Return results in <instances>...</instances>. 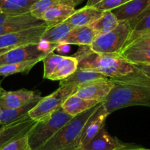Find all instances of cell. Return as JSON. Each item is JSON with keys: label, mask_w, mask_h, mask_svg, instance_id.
<instances>
[{"label": "cell", "mask_w": 150, "mask_h": 150, "mask_svg": "<svg viewBox=\"0 0 150 150\" xmlns=\"http://www.w3.org/2000/svg\"><path fill=\"white\" fill-rule=\"evenodd\" d=\"M110 79L114 86L101 103L109 114L126 107H150V79L143 74L136 66L129 74Z\"/></svg>", "instance_id": "obj_1"}, {"label": "cell", "mask_w": 150, "mask_h": 150, "mask_svg": "<svg viewBox=\"0 0 150 150\" xmlns=\"http://www.w3.org/2000/svg\"><path fill=\"white\" fill-rule=\"evenodd\" d=\"M78 61V69L91 70L108 78H119L132 73L135 66L119 54H104L92 51L89 46H79L74 55Z\"/></svg>", "instance_id": "obj_2"}, {"label": "cell", "mask_w": 150, "mask_h": 150, "mask_svg": "<svg viewBox=\"0 0 150 150\" xmlns=\"http://www.w3.org/2000/svg\"><path fill=\"white\" fill-rule=\"evenodd\" d=\"M101 103L73 117L38 150H76L79 149L81 133L84 125Z\"/></svg>", "instance_id": "obj_3"}, {"label": "cell", "mask_w": 150, "mask_h": 150, "mask_svg": "<svg viewBox=\"0 0 150 150\" xmlns=\"http://www.w3.org/2000/svg\"><path fill=\"white\" fill-rule=\"evenodd\" d=\"M72 118L60 108L44 120L37 122L27 134L31 149H39Z\"/></svg>", "instance_id": "obj_4"}, {"label": "cell", "mask_w": 150, "mask_h": 150, "mask_svg": "<svg viewBox=\"0 0 150 150\" xmlns=\"http://www.w3.org/2000/svg\"><path fill=\"white\" fill-rule=\"evenodd\" d=\"M132 28L128 21L119 22L107 33L98 35L89 45L92 51L104 54H119L123 51L130 37Z\"/></svg>", "instance_id": "obj_5"}, {"label": "cell", "mask_w": 150, "mask_h": 150, "mask_svg": "<svg viewBox=\"0 0 150 150\" xmlns=\"http://www.w3.org/2000/svg\"><path fill=\"white\" fill-rule=\"evenodd\" d=\"M77 88L73 85H61L49 95L41 98L38 103L29 111L28 116L35 122L44 120L61 108L66 100L74 94Z\"/></svg>", "instance_id": "obj_6"}, {"label": "cell", "mask_w": 150, "mask_h": 150, "mask_svg": "<svg viewBox=\"0 0 150 150\" xmlns=\"http://www.w3.org/2000/svg\"><path fill=\"white\" fill-rule=\"evenodd\" d=\"M57 44H51L41 41L38 44H29L12 48L0 55V67L3 65L23 62L34 59H42L58 47Z\"/></svg>", "instance_id": "obj_7"}, {"label": "cell", "mask_w": 150, "mask_h": 150, "mask_svg": "<svg viewBox=\"0 0 150 150\" xmlns=\"http://www.w3.org/2000/svg\"><path fill=\"white\" fill-rule=\"evenodd\" d=\"M48 26H33L19 32H12L0 36V49L3 48H14L29 44H38L41 42L43 34Z\"/></svg>", "instance_id": "obj_8"}, {"label": "cell", "mask_w": 150, "mask_h": 150, "mask_svg": "<svg viewBox=\"0 0 150 150\" xmlns=\"http://www.w3.org/2000/svg\"><path fill=\"white\" fill-rule=\"evenodd\" d=\"M42 98L39 91L21 89L7 91L0 88V109L18 108Z\"/></svg>", "instance_id": "obj_9"}, {"label": "cell", "mask_w": 150, "mask_h": 150, "mask_svg": "<svg viewBox=\"0 0 150 150\" xmlns=\"http://www.w3.org/2000/svg\"><path fill=\"white\" fill-rule=\"evenodd\" d=\"M141 146L135 144H124L116 137L112 136L103 127L97 134L79 150H121L126 149H139Z\"/></svg>", "instance_id": "obj_10"}, {"label": "cell", "mask_w": 150, "mask_h": 150, "mask_svg": "<svg viewBox=\"0 0 150 150\" xmlns=\"http://www.w3.org/2000/svg\"><path fill=\"white\" fill-rule=\"evenodd\" d=\"M114 86L110 78L98 79L78 86L76 94L86 100H99L101 103L106 99Z\"/></svg>", "instance_id": "obj_11"}, {"label": "cell", "mask_w": 150, "mask_h": 150, "mask_svg": "<svg viewBox=\"0 0 150 150\" xmlns=\"http://www.w3.org/2000/svg\"><path fill=\"white\" fill-rule=\"evenodd\" d=\"M36 122L26 115L18 121L1 127L0 130V150L10 142L27 135Z\"/></svg>", "instance_id": "obj_12"}, {"label": "cell", "mask_w": 150, "mask_h": 150, "mask_svg": "<svg viewBox=\"0 0 150 150\" xmlns=\"http://www.w3.org/2000/svg\"><path fill=\"white\" fill-rule=\"evenodd\" d=\"M109 113L104 105L101 103L100 104L84 125L80 136L79 148L86 144L103 127H104L106 119Z\"/></svg>", "instance_id": "obj_13"}, {"label": "cell", "mask_w": 150, "mask_h": 150, "mask_svg": "<svg viewBox=\"0 0 150 150\" xmlns=\"http://www.w3.org/2000/svg\"><path fill=\"white\" fill-rule=\"evenodd\" d=\"M149 7L150 0H130L111 11L119 22L130 23L138 19Z\"/></svg>", "instance_id": "obj_14"}, {"label": "cell", "mask_w": 150, "mask_h": 150, "mask_svg": "<svg viewBox=\"0 0 150 150\" xmlns=\"http://www.w3.org/2000/svg\"><path fill=\"white\" fill-rule=\"evenodd\" d=\"M103 13L104 12L94 7L85 6L82 8L76 10L65 22L69 23L72 28L90 26L99 18Z\"/></svg>", "instance_id": "obj_15"}, {"label": "cell", "mask_w": 150, "mask_h": 150, "mask_svg": "<svg viewBox=\"0 0 150 150\" xmlns=\"http://www.w3.org/2000/svg\"><path fill=\"white\" fill-rule=\"evenodd\" d=\"M96 36V32L90 26H79L73 28L60 44L89 46Z\"/></svg>", "instance_id": "obj_16"}, {"label": "cell", "mask_w": 150, "mask_h": 150, "mask_svg": "<svg viewBox=\"0 0 150 150\" xmlns=\"http://www.w3.org/2000/svg\"><path fill=\"white\" fill-rule=\"evenodd\" d=\"M101 103V101L99 100L83 99L74 93L66 100L61 108L66 114L71 117H74L94 108Z\"/></svg>", "instance_id": "obj_17"}, {"label": "cell", "mask_w": 150, "mask_h": 150, "mask_svg": "<svg viewBox=\"0 0 150 150\" xmlns=\"http://www.w3.org/2000/svg\"><path fill=\"white\" fill-rule=\"evenodd\" d=\"M129 24L132 28V32L124 49L135 41L150 34V7L138 19L130 22Z\"/></svg>", "instance_id": "obj_18"}, {"label": "cell", "mask_w": 150, "mask_h": 150, "mask_svg": "<svg viewBox=\"0 0 150 150\" xmlns=\"http://www.w3.org/2000/svg\"><path fill=\"white\" fill-rule=\"evenodd\" d=\"M76 11L74 7L65 4H60L51 7L44 14L42 20L48 27L60 24L66 21Z\"/></svg>", "instance_id": "obj_19"}, {"label": "cell", "mask_w": 150, "mask_h": 150, "mask_svg": "<svg viewBox=\"0 0 150 150\" xmlns=\"http://www.w3.org/2000/svg\"><path fill=\"white\" fill-rule=\"evenodd\" d=\"M45 23L44 21L38 20L33 17L30 13H28L24 15L20 20L0 24V36L12 32H19L33 26H42Z\"/></svg>", "instance_id": "obj_20"}, {"label": "cell", "mask_w": 150, "mask_h": 150, "mask_svg": "<svg viewBox=\"0 0 150 150\" xmlns=\"http://www.w3.org/2000/svg\"><path fill=\"white\" fill-rule=\"evenodd\" d=\"M38 0H0V10L11 16L30 13L32 6Z\"/></svg>", "instance_id": "obj_21"}, {"label": "cell", "mask_w": 150, "mask_h": 150, "mask_svg": "<svg viewBox=\"0 0 150 150\" xmlns=\"http://www.w3.org/2000/svg\"><path fill=\"white\" fill-rule=\"evenodd\" d=\"M108 78L104 75L97 72L91 70H84L77 69L74 73L66 79L60 81V86L61 85H73L75 86H79L87 83L98 80V79Z\"/></svg>", "instance_id": "obj_22"}, {"label": "cell", "mask_w": 150, "mask_h": 150, "mask_svg": "<svg viewBox=\"0 0 150 150\" xmlns=\"http://www.w3.org/2000/svg\"><path fill=\"white\" fill-rule=\"evenodd\" d=\"M40 100L32 101L21 108L0 109V125H1V127L8 125L28 115L29 111L38 103Z\"/></svg>", "instance_id": "obj_23"}, {"label": "cell", "mask_w": 150, "mask_h": 150, "mask_svg": "<svg viewBox=\"0 0 150 150\" xmlns=\"http://www.w3.org/2000/svg\"><path fill=\"white\" fill-rule=\"evenodd\" d=\"M77 69L78 61L74 57H64L52 73L49 76L48 79L60 81L73 74Z\"/></svg>", "instance_id": "obj_24"}, {"label": "cell", "mask_w": 150, "mask_h": 150, "mask_svg": "<svg viewBox=\"0 0 150 150\" xmlns=\"http://www.w3.org/2000/svg\"><path fill=\"white\" fill-rule=\"evenodd\" d=\"M73 28L69 23L63 22L47 28L41 38V41L51 44H60Z\"/></svg>", "instance_id": "obj_25"}, {"label": "cell", "mask_w": 150, "mask_h": 150, "mask_svg": "<svg viewBox=\"0 0 150 150\" xmlns=\"http://www.w3.org/2000/svg\"><path fill=\"white\" fill-rule=\"evenodd\" d=\"M119 23V21L112 11H104L102 16L90 26L98 35L110 32L118 26Z\"/></svg>", "instance_id": "obj_26"}, {"label": "cell", "mask_w": 150, "mask_h": 150, "mask_svg": "<svg viewBox=\"0 0 150 150\" xmlns=\"http://www.w3.org/2000/svg\"><path fill=\"white\" fill-rule=\"evenodd\" d=\"M120 55L133 65L150 64V48L126 49L122 51Z\"/></svg>", "instance_id": "obj_27"}, {"label": "cell", "mask_w": 150, "mask_h": 150, "mask_svg": "<svg viewBox=\"0 0 150 150\" xmlns=\"http://www.w3.org/2000/svg\"><path fill=\"white\" fill-rule=\"evenodd\" d=\"M42 59H34L17 64H11L3 65L0 67V77H7L11 75L19 73H27L34 66L39 62L42 61Z\"/></svg>", "instance_id": "obj_28"}, {"label": "cell", "mask_w": 150, "mask_h": 150, "mask_svg": "<svg viewBox=\"0 0 150 150\" xmlns=\"http://www.w3.org/2000/svg\"><path fill=\"white\" fill-rule=\"evenodd\" d=\"M60 4L68 5L63 0H38L32 6L29 13L35 18L43 21V16L47 10L54 6Z\"/></svg>", "instance_id": "obj_29"}, {"label": "cell", "mask_w": 150, "mask_h": 150, "mask_svg": "<svg viewBox=\"0 0 150 150\" xmlns=\"http://www.w3.org/2000/svg\"><path fill=\"white\" fill-rule=\"evenodd\" d=\"M63 58L64 56L56 54L54 52L49 53L44 57L42 60L44 62V79H48L49 76L52 73Z\"/></svg>", "instance_id": "obj_30"}, {"label": "cell", "mask_w": 150, "mask_h": 150, "mask_svg": "<svg viewBox=\"0 0 150 150\" xmlns=\"http://www.w3.org/2000/svg\"><path fill=\"white\" fill-rule=\"evenodd\" d=\"M1 150H32L28 142V136L26 135L24 137L13 141L7 144Z\"/></svg>", "instance_id": "obj_31"}, {"label": "cell", "mask_w": 150, "mask_h": 150, "mask_svg": "<svg viewBox=\"0 0 150 150\" xmlns=\"http://www.w3.org/2000/svg\"><path fill=\"white\" fill-rule=\"evenodd\" d=\"M130 0H103L95 6V8L101 11H111Z\"/></svg>", "instance_id": "obj_32"}, {"label": "cell", "mask_w": 150, "mask_h": 150, "mask_svg": "<svg viewBox=\"0 0 150 150\" xmlns=\"http://www.w3.org/2000/svg\"><path fill=\"white\" fill-rule=\"evenodd\" d=\"M144 48H150V36L141 38L138 40L132 42L131 45L124 50L126 49H144Z\"/></svg>", "instance_id": "obj_33"}, {"label": "cell", "mask_w": 150, "mask_h": 150, "mask_svg": "<svg viewBox=\"0 0 150 150\" xmlns=\"http://www.w3.org/2000/svg\"><path fill=\"white\" fill-rule=\"evenodd\" d=\"M24 16V15H23V16H11L2 13V12L0 10V24L20 20L21 18H23Z\"/></svg>", "instance_id": "obj_34"}, {"label": "cell", "mask_w": 150, "mask_h": 150, "mask_svg": "<svg viewBox=\"0 0 150 150\" xmlns=\"http://www.w3.org/2000/svg\"><path fill=\"white\" fill-rule=\"evenodd\" d=\"M140 71L145 75L146 77L150 79V64H140V65H135Z\"/></svg>", "instance_id": "obj_35"}, {"label": "cell", "mask_w": 150, "mask_h": 150, "mask_svg": "<svg viewBox=\"0 0 150 150\" xmlns=\"http://www.w3.org/2000/svg\"><path fill=\"white\" fill-rule=\"evenodd\" d=\"M63 1H66V4H67L68 5L71 6V7H73L75 8L76 6L79 5V4H80V3H82L84 0H63Z\"/></svg>", "instance_id": "obj_36"}, {"label": "cell", "mask_w": 150, "mask_h": 150, "mask_svg": "<svg viewBox=\"0 0 150 150\" xmlns=\"http://www.w3.org/2000/svg\"><path fill=\"white\" fill-rule=\"evenodd\" d=\"M103 0H88L86 3L87 7H95L96 4L102 1Z\"/></svg>", "instance_id": "obj_37"}, {"label": "cell", "mask_w": 150, "mask_h": 150, "mask_svg": "<svg viewBox=\"0 0 150 150\" xmlns=\"http://www.w3.org/2000/svg\"><path fill=\"white\" fill-rule=\"evenodd\" d=\"M11 49L12 48H3V49H0V55L4 54V53L7 52V51H10V50H11Z\"/></svg>", "instance_id": "obj_38"}, {"label": "cell", "mask_w": 150, "mask_h": 150, "mask_svg": "<svg viewBox=\"0 0 150 150\" xmlns=\"http://www.w3.org/2000/svg\"><path fill=\"white\" fill-rule=\"evenodd\" d=\"M76 150H79V149H76ZM121 150H134V149H121Z\"/></svg>", "instance_id": "obj_39"}, {"label": "cell", "mask_w": 150, "mask_h": 150, "mask_svg": "<svg viewBox=\"0 0 150 150\" xmlns=\"http://www.w3.org/2000/svg\"><path fill=\"white\" fill-rule=\"evenodd\" d=\"M141 150H150L149 149H145V148H141Z\"/></svg>", "instance_id": "obj_40"}, {"label": "cell", "mask_w": 150, "mask_h": 150, "mask_svg": "<svg viewBox=\"0 0 150 150\" xmlns=\"http://www.w3.org/2000/svg\"><path fill=\"white\" fill-rule=\"evenodd\" d=\"M141 148H142V147L139 148V149H134V150H141Z\"/></svg>", "instance_id": "obj_41"}, {"label": "cell", "mask_w": 150, "mask_h": 150, "mask_svg": "<svg viewBox=\"0 0 150 150\" xmlns=\"http://www.w3.org/2000/svg\"><path fill=\"white\" fill-rule=\"evenodd\" d=\"M148 36H150V34H149L148 35H146V36H145V37H148ZM145 37H144V38H145Z\"/></svg>", "instance_id": "obj_42"}, {"label": "cell", "mask_w": 150, "mask_h": 150, "mask_svg": "<svg viewBox=\"0 0 150 150\" xmlns=\"http://www.w3.org/2000/svg\"><path fill=\"white\" fill-rule=\"evenodd\" d=\"M1 127H0V130H1Z\"/></svg>", "instance_id": "obj_43"}]
</instances>
